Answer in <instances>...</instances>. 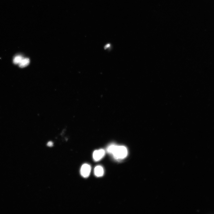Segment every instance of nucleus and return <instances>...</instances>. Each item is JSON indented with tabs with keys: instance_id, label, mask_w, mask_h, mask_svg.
<instances>
[{
	"instance_id": "5",
	"label": "nucleus",
	"mask_w": 214,
	"mask_h": 214,
	"mask_svg": "<svg viewBox=\"0 0 214 214\" xmlns=\"http://www.w3.org/2000/svg\"><path fill=\"white\" fill-rule=\"evenodd\" d=\"M30 63V59L28 58H24L19 64L20 67L23 68L28 66Z\"/></svg>"
},
{
	"instance_id": "6",
	"label": "nucleus",
	"mask_w": 214,
	"mask_h": 214,
	"mask_svg": "<svg viewBox=\"0 0 214 214\" xmlns=\"http://www.w3.org/2000/svg\"><path fill=\"white\" fill-rule=\"evenodd\" d=\"M24 58L21 55H17L14 57L13 63L15 64H19Z\"/></svg>"
},
{
	"instance_id": "2",
	"label": "nucleus",
	"mask_w": 214,
	"mask_h": 214,
	"mask_svg": "<svg viewBox=\"0 0 214 214\" xmlns=\"http://www.w3.org/2000/svg\"><path fill=\"white\" fill-rule=\"evenodd\" d=\"M91 167L89 165L85 164H83L81 168V174L84 178L88 177L91 173Z\"/></svg>"
},
{
	"instance_id": "4",
	"label": "nucleus",
	"mask_w": 214,
	"mask_h": 214,
	"mask_svg": "<svg viewBox=\"0 0 214 214\" xmlns=\"http://www.w3.org/2000/svg\"><path fill=\"white\" fill-rule=\"evenodd\" d=\"M94 173L95 175L97 177L102 176L104 173V169L102 166H97L94 169Z\"/></svg>"
},
{
	"instance_id": "3",
	"label": "nucleus",
	"mask_w": 214,
	"mask_h": 214,
	"mask_svg": "<svg viewBox=\"0 0 214 214\" xmlns=\"http://www.w3.org/2000/svg\"><path fill=\"white\" fill-rule=\"evenodd\" d=\"M105 155V151L103 149L95 151L93 154V158L94 160L96 162H98L102 159Z\"/></svg>"
},
{
	"instance_id": "1",
	"label": "nucleus",
	"mask_w": 214,
	"mask_h": 214,
	"mask_svg": "<svg viewBox=\"0 0 214 214\" xmlns=\"http://www.w3.org/2000/svg\"><path fill=\"white\" fill-rule=\"evenodd\" d=\"M107 151L108 153L113 155L115 159L118 160L124 159L128 155L127 148L123 146L111 145L108 147Z\"/></svg>"
},
{
	"instance_id": "7",
	"label": "nucleus",
	"mask_w": 214,
	"mask_h": 214,
	"mask_svg": "<svg viewBox=\"0 0 214 214\" xmlns=\"http://www.w3.org/2000/svg\"><path fill=\"white\" fill-rule=\"evenodd\" d=\"M47 145L49 147H51L53 145V143L51 141H50L48 143Z\"/></svg>"
}]
</instances>
